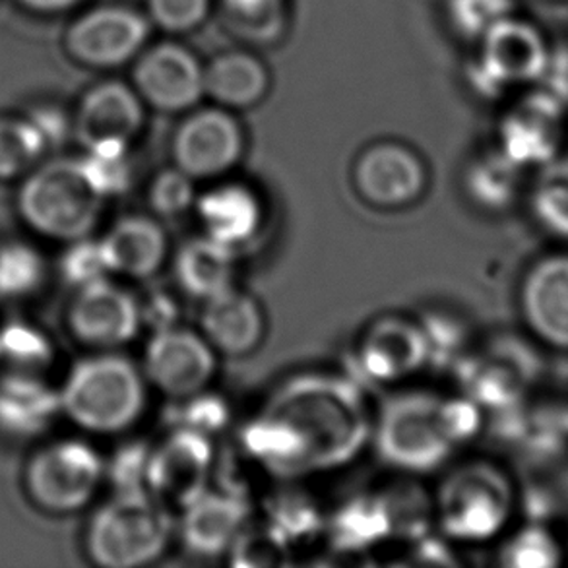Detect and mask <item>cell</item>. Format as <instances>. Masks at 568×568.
Returning a JSON list of instances; mask_svg holds the SVG:
<instances>
[{"label": "cell", "instance_id": "1", "mask_svg": "<svg viewBox=\"0 0 568 568\" xmlns=\"http://www.w3.org/2000/svg\"><path fill=\"white\" fill-rule=\"evenodd\" d=\"M262 414L284 423L297 438L305 476L346 466L371 437L362 390L336 375H301L282 384Z\"/></svg>", "mask_w": 568, "mask_h": 568}, {"label": "cell", "instance_id": "2", "mask_svg": "<svg viewBox=\"0 0 568 568\" xmlns=\"http://www.w3.org/2000/svg\"><path fill=\"white\" fill-rule=\"evenodd\" d=\"M481 407L471 399H443L429 392L392 396L377 423L378 453L394 468L425 474L443 466L456 446L481 429Z\"/></svg>", "mask_w": 568, "mask_h": 568}, {"label": "cell", "instance_id": "3", "mask_svg": "<svg viewBox=\"0 0 568 568\" xmlns=\"http://www.w3.org/2000/svg\"><path fill=\"white\" fill-rule=\"evenodd\" d=\"M59 394L62 412L72 422L103 435L129 429L146 406L144 377L123 355H95L77 363Z\"/></svg>", "mask_w": 568, "mask_h": 568}, {"label": "cell", "instance_id": "4", "mask_svg": "<svg viewBox=\"0 0 568 568\" xmlns=\"http://www.w3.org/2000/svg\"><path fill=\"white\" fill-rule=\"evenodd\" d=\"M171 538V510L150 493H116L93 516L88 554L100 567H146L165 554Z\"/></svg>", "mask_w": 568, "mask_h": 568}, {"label": "cell", "instance_id": "5", "mask_svg": "<svg viewBox=\"0 0 568 568\" xmlns=\"http://www.w3.org/2000/svg\"><path fill=\"white\" fill-rule=\"evenodd\" d=\"M518 505L513 479L495 464L471 462L454 469L438 489L437 516L446 538L485 544L499 538Z\"/></svg>", "mask_w": 568, "mask_h": 568}, {"label": "cell", "instance_id": "6", "mask_svg": "<svg viewBox=\"0 0 568 568\" xmlns=\"http://www.w3.org/2000/svg\"><path fill=\"white\" fill-rule=\"evenodd\" d=\"M103 200L80 160H53L26 179L20 212L41 235L72 243L92 233Z\"/></svg>", "mask_w": 568, "mask_h": 568}, {"label": "cell", "instance_id": "7", "mask_svg": "<svg viewBox=\"0 0 568 568\" xmlns=\"http://www.w3.org/2000/svg\"><path fill=\"white\" fill-rule=\"evenodd\" d=\"M471 82L485 95L534 85L551 69V51L544 33L534 26L508 16L495 23L476 43Z\"/></svg>", "mask_w": 568, "mask_h": 568}, {"label": "cell", "instance_id": "8", "mask_svg": "<svg viewBox=\"0 0 568 568\" xmlns=\"http://www.w3.org/2000/svg\"><path fill=\"white\" fill-rule=\"evenodd\" d=\"M152 26L144 10L101 4L85 10L64 33V49L85 69L115 70L139 57L150 43Z\"/></svg>", "mask_w": 568, "mask_h": 568}, {"label": "cell", "instance_id": "9", "mask_svg": "<svg viewBox=\"0 0 568 568\" xmlns=\"http://www.w3.org/2000/svg\"><path fill=\"white\" fill-rule=\"evenodd\" d=\"M171 139V158L178 170L194 181L223 178L245 154V131L237 113L206 103L191 109Z\"/></svg>", "mask_w": 568, "mask_h": 568}, {"label": "cell", "instance_id": "10", "mask_svg": "<svg viewBox=\"0 0 568 568\" xmlns=\"http://www.w3.org/2000/svg\"><path fill=\"white\" fill-rule=\"evenodd\" d=\"M466 398L493 414L518 406L538 381V355L523 339H493L458 362Z\"/></svg>", "mask_w": 568, "mask_h": 568}, {"label": "cell", "instance_id": "11", "mask_svg": "<svg viewBox=\"0 0 568 568\" xmlns=\"http://www.w3.org/2000/svg\"><path fill=\"white\" fill-rule=\"evenodd\" d=\"M131 85L163 115H185L204 101V62L178 39L148 43L132 61Z\"/></svg>", "mask_w": 568, "mask_h": 568}, {"label": "cell", "instance_id": "12", "mask_svg": "<svg viewBox=\"0 0 568 568\" xmlns=\"http://www.w3.org/2000/svg\"><path fill=\"white\" fill-rule=\"evenodd\" d=\"M568 101L554 90L524 95L499 123V148L520 170H544L561 158Z\"/></svg>", "mask_w": 568, "mask_h": 568}, {"label": "cell", "instance_id": "13", "mask_svg": "<svg viewBox=\"0 0 568 568\" xmlns=\"http://www.w3.org/2000/svg\"><path fill=\"white\" fill-rule=\"evenodd\" d=\"M148 108L131 82L103 80L80 100L72 134L85 152L129 154L146 124Z\"/></svg>", "mask_w": 568, "mask_h": 568}, {"label": "cell", "instance_id": "14", "mask_svg": "<svg viewBox=\"0 0 568 568\" xmlns=\"http://www.w3.org/2000/svg\"><path fill=\"white\" fill-rule=\"evenodd\" d=\"M105 466L100 454L82 440H61L33 456L28 487L38 505L53 513L84 507L98 491Z\"/></svg>", "mask_w": 568, "mask_h": 568}, {"label": "cell", "instance_id": "15", "mask_svg": "<svg viewBox=\"0 0 568 568\" xmlns=\"http://www.w3.org/2000/svg\"><path fill=\"white\" fill-rule=\"evenodd\" d=\"M214 448L210 437L175 427L150 454L146 491L168 510H185L207 491L214 474Z\"/></svg>", "mask_w": 568, "mask_h": 568}, {"label": "cell", "instance_id": "16", "mask_svg": "<svg viewBox=\"0 0 568 568\" xmlns=\"http://www.w3.org/2000/svg\"><path fill=\"white\" fill-rule=\"evenodd\" d=\"M144 375L173 399L206 390L215 375V349L202 334L171 326L154 332L148 342Z\"/></svg>", "mask_w": 568, "mask_h": 568}, {"label": "cell", "instance_id": "17", "mask_svg": "<svg viewBox=\"0 0 568 568\" xmlns=\"http://www.w3.org/2000/svg\"><path fill=\"white\" fill-rule=\"evenodd\" d=\"M518 308L534 339L568 354V251L531 262L518 287Z\"/></svg>", "mask_w": 568, "mask_h": 568}, {"label": "cell", "instance_id": "18", "mask_svg": "<svg viewBox=\"0 0 568 568\" xmlns=\"http://www.w3.org/2000/svg\"><path fill=\"white\" fill-rule=\"evenodd\" d=\"M355 191L367 204L384 210L404 207L422 199L427 186V171L415 150L381 140L363 148L354 165Z\"/></svg>", "mask_w": 568, "mask_h": 568}, {"label": "cell", "instance_id": "19", "mask_svg": "<svg viewBox=\"0 0 568 568\" xmlns=\"http://www.w3.org/2000/svg\"><path fill=\"white\" fill-rule=\"evenodd\" d=\"M142 326L139 301L108 277L78 287L70 307V328L78 339L101 349L124 346Z\"/></svg>", "mask_w": 568, "mask_h": 568}, {"label": "cell", "instance_id": "20", "mask_svg": "<svg viewBox=\"0 0 568 568\" xmlns=\"http://www.w3.org/2000/svg\"><path fill=\"white\" fill-rule=\"evenodd\" d=\"M357 359L367 377L377 383H396L429 362V339L423 324L402 316H384L365 332Z\"/></svg>", "mask_w": 568, "mask_h": 568}, {"label": "cell", "instance_id": "21", "mask_svg": "<svg viewBox=\"0 0 568 568\" xmlns=\"http://www.w3.org/2000/svg\"><path fill=\"white\" fill-rule=\"evenodd\" d=\"M272 90V72L258 51L233 47L204 62V101L233 113L261 105Z\"/></svg>", "mask_w": 568, "mask_h": 568}, {"label": "cell", "instance_id": "22", "mask_svg": "<svg viewBox=\"0 0 568 568\" xmlns=\"http://www.w3.org/2000/svg\"><path fill=\"white\" fill-rule=\"evenodd\" d=\"M181 541L196 557H220L230 551L248 524L251 503L227 491H210L181 513Z\"/></svg>", "mask_w": 568, "mask_h": 568}, {"label": "cell", "instance_id": "23", "mask_svg": "<svg viewBox=\"0 0 568 568\" xmlns=\"http://www.w3.org/2000/svg\"><path fill=\"white\" fill-rule=\"evenodd\" d=\"M200 328L215 352L243 357L253 354L264 338V316L258 303L233 285L204 301Z\"/></svg>", "mask_w": 568, "mask_h": 568}, {"label": "cell", "instance_id": "24", "mask_svg": "<svg viewBox=\"0 0 568 568\" xmlns=\"http://www.w3.org/2000/svg\"><path fill=\"white\" fill-rule=\"evenodd\" d=\"M194 206L204 235L235 251L261 227V200L243 183L215 185L196 199Z\"/></svg>", "mask_w": 568, "mask_h": 568}, {"label": "cell", "instance_id": "25", "mask_svg": "<svg viewBox=\"0 0 568 568\" xmlns=\"http://www.w3.org/2000/svg\"><path fill=\"white\" fill-rule=\"evenodd\" d=\"M100 243L109 272L136 280L154 276L168 256L165 231L144 215L123 217Z\"/></svg>", "mask_w": 568, "mask_h": 568}, {"label": "cell", "instance_id": "26", "mask_svg": "<svg viewBox=\"0 0 568 568\" xmlns=\"http://www.w3.org/2000/svg\"><path fill=\"white\" fill-rule=\"evenodd\" d=\"M61 412V394L36 373H7L0 378V429L10 435H39Z\"/></svg>", "mask_w": 568, "mask_h": 568}, {"label": "cell", "instance_id": "27", "mask_svg": "<svg viewBox=\"0 0 568 568\" xmlns=\"http://www.w3.org/2000/svg\"><path fill=\"white\" fill-rule=\"evenodd\" d=\"M214 12L237 45L254 51L280 45L292 22L290 0H215Z\"/></svg>", "mask_w": 568, "mask_h": 568}, {"label": "cell", "instance_id": "28", "mask_svg": "<svg viewBox=\"0 0 568 568\" xmlns=\"http://www.w3.org/2000/svg\"><path fill=\"white\" fill-rule=\"evenodd\" d=\"M331 546L339 554H367L394 536V518L386 495H357L332 515Z\"/></svg>", "mask_w": 568, "mask_h": 568}, {"label": "cell", "instance_id": "29", "mask_svg": "<svg viewBox=\"0 0 568 568\" xmlns=\"http://www.w3.org/2000/svg\"><path fill=\"white\" fill-rule=\"evenodd\" d=\"M235 248L204 235L181 246L175 272L183 292L196 300L206 301L235 285Z\"/></svg>", "mask_w": 568, "mask_h": 568}, {"label": "cell", "instance_id": "30", "mask_svg": "<svg viewBox=\"0 0 568 568\" xmlns=\"http://www.w3.org/2000/svg\"><path fill=\"white\" fill-rule=\"evenodd\" d=\"M524 170L495 148L469 163L464 186L474 204L487 212H507L523 196Z\"/></svg>", "mask_w": 568, "mask_h": 568}, {"label": "cell", "instance_id": "31", "mask_svg": "<svg viewBox=\"0 0 568 568\" xmlns=\"http://www.w3.org/2000/svg\"><path fill=\"white\" fill-rule=\"evenodd\" d=\"M528 204L539 230L568 245V162L559 158L539 170Z\"/></svg>", "mask_w": 568, "mask_h": 568}, {"label": "cell", "instance_id": "32", "mask_svg": "<svg viewBox=\"0 0 568 568\" xmlns=\"http://www.w3.org/2000/svg\"><path fill=\"white\" fill-rule=\"evenodd\" d=\"M45 150V139L30 116H0V179L18 178L31 170Z\"/></svg>", "mask_w": 568, "mask_h": 568}, {"label": "cell", "instance_id": "33", "mask_svg": "<svg viewBox=\"0 0 568 568\" xmlns=\"http://www.w3.org/2000/svg\"><path fill=\"white\" fill-rule=\"evenodd\" d=\"M565 555L559 539L544 523H528L500 547V565L507 568H557Z\"/></svg>", "mask_w": 568, "mask_h": 568}, {"label": "cell", "instance_id": "34", "mask_svg": "<svg viewBox=\"0 0 568 568\" xmlns=\"http://www.w3.org/2000/svg\"><path fill=\"white\" fill-rule=\"evenodd\" d=\"M266 524L290 549L323 530L324 518L315 503L305 495L280 493L270 500Z\"/></svg>", "mask_w": 568, "mask_h": 568}, {"label": "cell", "instance_id": "35", "mask_svg": "<svg viewBox=\"0 0 568 568\" xmlns=\"http://www.w3.org/2000/svg\"><path fill=\"white\" fill-rule=\"evenodd\" d=\"M515 14V0H445V18L456 38L476 45L495 23Z\"/></svg>", "mask_w": 568, "mask_h": 568}, {"label": "cell", "instance_id": "36", "mask_svg": "<svg viewBox=\"0 0 568 568\" xmlns=\"http://www.w3.org/2000/svg\"><path fill=\"white\" fill-rule=\"evenodd\" d=\"M215 0H146L144 14L152 30L165 38H185L214 14Z\"/></svg>", "mask_w": 568, "mask_h": 568}, {"label": "cell", "instance_id": "37", "mask_svg": "<svg viewBox=\"0 0 568 568\" xmlns=\"http://www.w3.org/2000/svg\"><path fill=\"white\" fill-rule=\"evenodd\" d=\"M51 344L26 324H8L0 331V363L8 373H36L51 362Z\"/></svg>", "mask_w": 568, "mask_h": 568}, {"label": "cell", "instance_id": "38", "mask_svg": "<svg viewBox=\"0 0 568 568\" xmlns=\"http://www.w3.org/2000/svg\"><path fill=\"white\" fill-rule=\"evenodd\" d=\"M43 277V261L31 246L12 243L0 248V295L31 293Z\"/></svg>", "mask_w": 568, "mask_h": 568}, {"label": "cell", "instance_id": "39", "mask_svg": "<svg viewBox=\"0 0 568 568\" xmlns=\"http://www.w3.org/2000/svg\"><path fill=\"white\" fill-rule=\"evenodd\" d=\"M227 554L235 567H276L285 561L287 546L270 530L268 524L258 528L246 524Z\"/></svg>", "mask_w": 568, "mask_h": 568}, {"label": "cell", "instance_id": "40", "mask_svg": "<svg viewBox=\"0 0 568 568\" xmlns=\"http://www.w3.org/2000/svg\"><path fill=\"white\" fill-rule=\"evenodd\" d=\"M196 204L194 179L178 170H163L150 185V206L162 217H179Z\"/></svg>", "mask_w": 568, "mask_h": 568}, {"label": "cell", "instance_id": "41", "mask_svg": "<svg viewBox=\"0 0 568 568\" xmlns=\"http://www.w3.org/2000/svg\"><path fill=\"white\" fill-rule=\"evenodd\" d=\"M179 402H183V406L179 409L178 427L183 429L196 430L206 437H212L230 422V409L225 399L215 394H206V390H202L191 398L179 399Z\"/></svg>", "mask_w": 568, "mask_h": 568}, {"label": "cell", "instance_id": "42", "mask_svg": "<svg viewBox=\"0 0 568 568\" xmlns=\"http://www.w3.org/2000/svg\"><path fill=\"white\" fill-rule=\"evenodd\" d=\"M82 162L85 175L92 181L93 189L103 199L119 196L131 185V163L129 154H93L88 152Z\"/></svg>", "mask_w": 568, "mask_h": 568}, {"label": "cell", "instance_id": "43", "mask_svg": "<svg viewBox=\"0 0 568 568\" xmlns=\"http://www.w3.org/2000/svg\"><path fill=\"white\" fill-rule=\"evenodd\" d=\"M109 266L101 243L90 239L72 241L69 253L62 258V274L70 284L84 287V285L100 282L108 276Z\"/></svg>", "mask_w": 568, "mask_h": 568}, {"label": "cell", "instance_id": "44", "mask_svg": "<svg viewBox=\"0 0 568 568\" xmlns=\"http://www.w3.org/2000/svg\"><path fill=\"white\" fill-rule=\"evenodd\" d=\"M150 454L152 448L144 443H131L115 454L109 466V477L116 493L146 491Z\"/></svg>", "mask_w": 568, "mask_h": 568}, {"label": "cell", "instance_id": "45", "mask_svg": "<svg viewBox=\"0 0 568 568\" xmlns=\"http://www.w3.org/2000/svg\"><path fill=\"white\" fill-rule=\"evenodd\" d=\"M30 119L45 139L47 148L61 144L69 136V131H72V124L53 108L38 109Z\"/></svg>", "mask_w": 568, "mask_h": 568}, {"label": "cell", "instance_id": "46", "mask_svg": "<svg viewBox=\"0 0 568 568\" xmlns=\"http://www.w3.org/2000/svg\"><path fill=\"white\" fill-rule=\"evenodd\" d=\"M140 313H142V323L148 321L152 324L154 332H158L175 326L179 308L168 295H154L152 300L148 301L146 307L140 305Z\"/></svg>", "mask_w": 568, "mask_h": 568}, {"label": "cell", "instance_id": "47", "mask_svg": "<svg viewBox=\"0 0 568 568\" xmlns=\"http://www.w3.org/2000/svg\"><path fill=\"white\" fill-rule=\"evenodd\" d=\"M22 7L28 8L31 12L39 14H57L64 12L69 8L77 7L80 0H18Z\"/></svg>", "mask_w": 568, "mask_h": 568}, {"label": "cell", "instance_id": "48", "mask_svg": "<svg viewBox=\"0 0 568 568\" xmlns=\"http://www.w3.org/2000/svg\"><path fill=\"white\" fill-rule=\"evenodd\" d=\"M562 404V412H565V419H567V425H568V399L567 402H561Z\"/></svg>", "mask_w": 568, "mask_h": 568}]
</instances>
